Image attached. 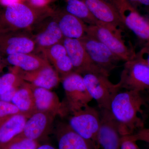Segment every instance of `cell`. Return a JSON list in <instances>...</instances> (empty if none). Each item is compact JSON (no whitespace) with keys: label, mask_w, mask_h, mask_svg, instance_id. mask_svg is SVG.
I'll return each instance as SVG.
<instances>
[{"label":"cell","mask_w":149,"mask_h":149,"mask_svg":"<svg viewBox=\"0 0 149 149\" xmlns=\"http://www.w3.org/2000/svg\"><path fill=\"white\" fill-rule=\"evenodd\" d=\"M146 105L143 93L120 90L114 96L109 110L123 136H130L144 128L143 119L139 115L143 113L142 107Z\"/></svg>","instance_id":"obj_1"},{"label":"cell","mask_w":149,"mask_h":149,"mask_svg":"<svg viewBox=\"0 0 149 149\" xmlns=\"http://www.w3.org/2000/svg\"><path fill=\"white\" fill-rule=\"evenodd\" d=\"M54 12L49 6L35 7L24 1L3 7L0 10V33L30 31Z\"/></svg>","instance_id":"obj_2"},{"label":"cell","mask_w":149,"mask_h":149,"mask_svg":"<svg viewBox=\"0 0 149 149\" xmlns=\"http://www.w3.org/2000/svg\"><path fill=\"white\" fill-rule=\"evenodd\" d=\"M120 29L98 21L96 25H88L86 35L103 44L125 62L135 58L136 53L125 45Z\"/></svg>","instance_id":"obj_3"},{"label":"cell","mask_w":149,"mask_h":149,"mask_svg":"<svg viewBox=\"0 0 149 149\" xmlns=\"http://www.w3.org/2000/svg\"><path fill=\"white\" fill-rule=\"evenodd\" d=\"M87 91L97 104L99 109H110L111 103L119 91L118 83H111L109 75L102 72H89L83 74Z\"/></svg>","instance_id":"obj_4"},{"label":"cell","mask_w":149,"mask_h":149,"mask_svg":"<svg viewBox=\"0 0 149 149\" xmlns=\"http://www.w3.org/2000/svg\"><path fill=\"white\" fill-rule=\"evenodd\" d=\"M61 82L65 93V100L63 103L66 116L88 105L93 100L81 74L72 72L61 79Z\"/></svg>","instance_id":"obj_5"},{"label":"cell","mask_w":149,"mask_h":149,"mask_svg":"<svg viewBox=\"0 0 149 149\" xmlns=\"http://www.w3.org/2000/svg\"><path fill=\"white\" fill-rule=\"evenodd\" d=\"M68 116V123L74 132L100 148L97 140L100 122L98 108L88 105Z\"/></svg>","instance_id":"obj_6"},{"label":"cell","mask_w":149,"mask_h":149,"mask_svg":"<svg viewBox=\"0 0 149 149\" xmlns=\"http://www.w3.org/2000/svg\"><path fill=\"white\" fill-rule=\"evenodd\" d=\"M118 84L121 90L149 92V66L136 58L125 61Z\"/></svg>","instance_id":"obj_7"},{"label":"cell","mask_w":149,"mask_h":149,"mask_svg":"<svg viewBox=\"0 0 149 149\" xmlns=\"http://www.w3.org/2000/svg\"><path fill=\"white\" fill-rule=\"evenodd\" d=\"M93 64L109 75L118 66L122 59L98 40L86 35L80 39Z\"/></svg>","instance_id":"obj_8"},{"label":"cell","mask_w":149,"mask_h":149,"mask_svg":"<svg viewBox=\"0 0 149 149\" xmlns=\"http://www.w3.org/2000/svg\"><path fill=\"white\" fill-rule=\"evenodd\" d=\"M36 43L30 31L0 33V54L6 57L14 54L34 53Z\"/></svg>","instance_id":"obj_9"},{"label":"cell","mask_w":149,"mask_h":149,"mask_svg":"<svg viewBox=\"0 0 149 149\" xmlns=\"http://www.w3.org/2000/svg\"><path fill=\"white\" fill-rule=\"evenodd\" d=\"M124 26L139 37L149 42V23L127 0H112Z\"/></svg>","instance_id":"obj_10"},{"label":"cell","mask_w":149,"mask_h":149,"mask_svg":"<svg viewBox=\"0 0 149 149\" xmlns=\"http://www.w3.org/2000/svg\"><path fill=\"white\" fill-rule=\"evenodd\" d=\"M99 110L100 122L97 140L99 146L103 149H120L123 136L118 123L109 109Z\"/></svg>","instance_id":"obj_11"},{"label":"cell","mask_w":149,"mask_h":149,"mask_svg":"<svg viewBox=\"0 0 149 149\" xmlns=\"http://www.w3.org/2000/svg\"><path fill=\"white\" fill-rule=\"evenodd\" d=\"M30 32L36 43L37 52L62 43L64 38L53 15L40 22Z\"/></svg>","instance_id":"obj_12"},{"label":"cell","mask_w":149,"mask_h":149,"mask_svg":"<svg viewBox=\"0 0 149 149\" xmlns=\"http://www.w3.org/2000/svg\"><path fill=\"white\" fill-rule=\"evenodd\" d=\"M62 43L66 49L74 72L82 75L89 72L105 73L93 64L81 40L64 38Z\"/></svg>","instance_id":"obj_13"},{"label":"cell","mask_w":149,"mask_h":149,"mask_svg":"<svg viewBox=\"0 0 149 149\" xmlns=\"http://www.w3.org/2000/svg\"><path fill=\"white\" fill-rule=\"evenodd\" d=\"M55 117L50 113L37 111L27 118L22 132L17 136L38 141L49 135Z\"/></svg>","instance_id":"obj_14"},{"label":"cell","mask_w":149,"mask_h":149,"mask_svg":"<svg viewBox=\"0 0 149 149\" xmlns=\"http://www.w3.org/2000/svg\"><path fill=\"white\" fill-rule=\"evenodd\" d=\"M98 21L120 29L125 27L112 0H81Z\"/></svg>","instance_id":"obj_15"},{"label":"cell","mask_w":149,"mask_h":149,"mask_svg":"<svg viewBox=\"0 0 149 149\" xmlns=\"http://www.w3.org/2000/svg\"><path fill=\"white\" fill-rule=\"evenodd\" d=\"M29 84L34 95L37 111L47 112L56 116L66 117L64 104L60 101L55 93L50 90Z\"/></svg>","instance_id":"obj_16"},{"label":"cell","mask_w":149,"mask_h":149,"mask_svg":"<svg viewBox=\"0 0 149 149\" xmlns=\"http://www.w3.org/2000/svg\"><path fill=\"white\" fill-rule=\"evenodd\" d=\"M13 68L22 80L37 87L51 91L61 82L58 73L50 64L32 72H25Z\"/></svg>","instance_id":"obj_17"},{"label":"cell","mask_w":149,"mask_h":149,"mask_svg":"<svg viewBox=\"0 0 149 149\" xmlns=\"http://www.w3.org/2000/svg\"><path fill=\"white\" fill-rule=\"evenodd\" d=\"M53 15L64 38L80 40L86 35L88 24L64 9L54 10Z\"/></svg>","instance_id":"obj_18"},{"label":"cell","mask_w":149,"mask_h":149,"mask_svg":"<svg viewBox=\"0 0 149 149\" xmlns=\"http://www.w3.org/2000/svg\"><path fill=\"white\" fill-rule=\"evenodd\" d=\"M58 149H99L92 141L86 140L72 130L68 123L60 122L57 127Z\"/></svg>","instance_id":"obj_19"},{"label":"cell","mask_w":149,"mask_h":149,"mask_svg":"<svg viewBox=\"0 0 149 149\" xmlns=\"http://www.w3.org/2000/svg\"><path fill=\"white\" fill-rule=\"evenodd\" d=\"M27 119V117L22 114L0 118V149H3L22 132Z\"/></svg>","instance_id":"obj_20"},{"label":"cell","mask_w":149,"mask_h":149,"mask_svg":"<svg viewBox=\"0 0 149 149\" xmlns=\"http://www.w3.org/2000/svg\"><path fill=\"white\" fill-rule=\"evenodd\" d=\"M7 64L25 72H32L50 64L45 57L34 53L14 54L5 57Z\"/></svg>","instance_id":"obj_21"},{"label":"cell","mask_w":149,"mask_h":149,"mask_svg":"<svg viewBox=\"0 0 149 149\" xmlns=\"http://www.w3.org/2000/svg\"><path fill=\"white\" fill-rule=\"evenodd\" d=\"M11 102L27 118L37 111L33 92L29 83L25 81L15 93Z\"/></svg>","instance_id":"obj_22"},{"label":"cell","mask_w":149,"mask_h":149,"mask_svg":"<svg viewBox=\"0 0 149 149\" xmlns=\"http://www.w3.org/2000/svg\"><path fill=\"white\" fill-rule=\"evenodd\" d=\"M65 10L88 25H96L98 22L81 0H65Z\"/></svg>","instance_id":"obj_23"},{"label":"cell","mask_w":149,"mask_h":149,"mask_svg":"<svg viewBox=\"0 0 149 149\" xmlns=\"http://www.w3.org/2000/svg\"><path fill=\"white\" fill-rule=\"evenodd\" d=\"M24 82L13 68L10 72L0 77V95L15 86H21Z\"/></svg>","instance_id":"obj_24"},{"label":"cell","mask_w":149,"mask_h":149,"mask_svg":"<svg viewBox=\"0 0 149 149\" xmlns=\"http://www.w3.org/2000/svg\"><path fill=\"white\" fill-rule=\"evenodd\" d=\"M41 52L42 53L44 57L52 65L59 59L67 55L66 49L62 43H58L43 49Z\"/></svg>","instance_id":"obj_25"},{"label":"cell","mask_w":149,"mask_h":149,"mask_svg":"<svg viewBox=\"0 0 149 149\" xmlns=\"http://www.w3.org/2000/svg\"><path fill=\"white\" fill-rule=\"evenodd\" d=\"M40 146L37 141L17 136L3 149H36Z\"/></svg>","instance_id":"obj_26"},{"label":"cell","mask_w":149,"mask_h":149,"mask_svg":"<svg viewBox=\"0 0 149 149\" xmlns=\"http://www.w3.org/2000/svg\"><path fill=\"white\" fill-rule=\"evenodd\" d=\"M19 114H22L15 105L12 102L0 100V118Z\"/></svg>","instance_id":"obj_27"},{"label":"cell","mask_w":149,"mask_h":149,"mask_svg":"<svg viewBox=\"0 0 149 149\" xmlns=\"http://www.w3.org/2000/svg\"><path fill=\"white\" fill-rule=\"evenodd\" d=\"M134 58L143 62L149 66V42H147L146 45L136 54Z\"/></svg>","instance_id":"obj_28"},{"label":"cell","mask_w":149,"mask_h":149,"mask_svg":"<svg viewBox=\"0 0 149 149\" xmlns=\"http://www.w3.org/2000/svg\"><path fill=\"white\" fill-rule=\"evenodd\" d=\"M20 87V86H15L5 93L0 95V100L11 102L15 93Z\"/></svg>","instance_id":"obj_29"},{"label":"cell","mask_w":149,"mask_h":149,"mask_svg":"<svg viewBox=\"0 0 149 149\" xmlns=\"http://www.w3.org/2000/svg\"><path fill=\"white\" fill-rule=\"evenodd\" d=\"M120 149H140L136 142L128 139L125 136L122 137Z\"/></svg>","instance_id":"obj_30"},{"label":"cell","mask_w":149,"mask_h":149,"mask_svg":"<svg viewBox=\"0 0 149 149\" xmlns=\"http://www.w3.org/2000/svg\"><path fill=\"white\" fill-rule=\"evenodd\" d=\"M54 0H24L31 6L37 8H44L49 6V4Z\"/></svg>","instance_id":"obj_31"},{"label":"cell","mask_w":149,"mask_h":149,"mask_svg":"<svg viewBox=\"0 0 149 149\" xmlns=\"http://www.w3.org/2000/svg\"><path fill=\"white\" fill-rule=\"evenodd\" d=\"M24 0H0V5L3 7L8 6L21 2L24 1Z\"/></svg>","instance_id":"obj_32"},{"label":"cell","mask_w":149,"mask_h":149,"mask_svg":"<svg viewBox=\"0 0 149 149\" xmlns=\"http://www.w3.org/2000/svg\"><path fill=\"white\" fill-rule=\"evenodd\" d=\"M132 6L135 4H140L145 6H149V0H127Z\"/></svg>","instance_id":"obj_33"},{"label":"cell","mask_w":149,"mask_h":149,"mask_svg":"<svg viewBox=\"0 0 149 149\" xmlns=\"http://www.w3.org/2000/svg\"><path fill=\"white\" fill-rule=\"evenodd\" d=\"M7 65L8 64L6 61L5 58L0 54V71Z\"/></svg>","instance_id":"obj_34"},{"label":"cell","mask_w":149,"mask_h":149,"mask_svg":"<svg viewBox=\"0 0 149 149\" xmlns=\"http://www.w3.org/2000/svg\"><path fill=\"white\" fill-rule=\"evenodd\" d=\"M36 149H56V148L51 145L45 144V145L39 146Z\"/></svg>","instance_id":"obj_35"},{"label":"cell","mask_w":149,"mask_h":149,"mask_svg":"<svg viewBox=\"0 0 149 149\" xmlns=\"http://www.w3.org/2000/svg\"><path fill=\"white\" fill-rule=\"evenodd\" d=\"M146 93H147V95L145 96L146 100V106L148 107L149 112V92H146Z\"/></svg>","instance_id":"obj_36"}]
</instances>
